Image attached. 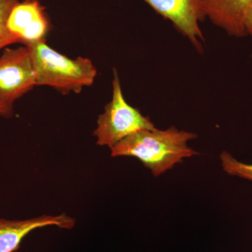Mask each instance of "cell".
Returning <instances> with one entry per match:
<instances>
[{"label": "cell", "mask_w": 252, "mask_h": 252, "mask_svg": "<svg viewBox=\"0 0 252 252\" xmlns=\"http://www.w3.org/2000/svg\"><path fill=\"white\" fill-rule=\"evenodd\" d=\"M202 52L205 41L200 22L206 19L201 0H143Z\"/></svg>", "instance_id": "5"}, {"label": "cell", "mask_w": 252, "mask_h": 252, "mask_svg": "<svg viewBox=\"0 0 252 252\" xmlns=\"http://www.w3.org/2000/svg\"><path fill=\"white\" fill-rule=\"evenodd\" d=\"M245 28L247 34H249L252 36V4L245 15Z\"/></svg>", "instance_id": "11"}, {"label": "cell", "mask_w": 252, "mask_h": 252, "mask_svg": "<svg viewBox=\"0 0 252 252\" xmlns=\"http://www.w3.org/2000/svg\"><path fill=\"white\" fill-rule=\"evenodd\" d=\"M220 159L222 167L227 174L252 181V164L239 161L225 151L220 154Z\"/></svg>", "instance_id": "10"}, {"label": "cell", "mask_w": 252, "mask_h": 252, "mask_svg": "<svg viewBox=\"0 0 252 252\" xmlns=\"http://www.w3.org/2000/svg\"><path fill=\"white\" fill-rule=\"evenodd\" d=\"M35 70L36 86H49L62 94H79L92 85L97 70L91 60L70 59L46 44L45 40L27 45Z\"/></svg>", "instance_id": "2"}, {"label": "cell", "mask_w": 252, "mask_h": 252, "mask_svg": "<svg viewBox=\"0 0 252 252\" xmlns=\"http://www.w3.org/2000/svg\"><path fill=\"white\" fill-rule=\"evenodd\" d=\"M112 88V100L105 106L103 114L99 116L97 127L94 131L97 144L110 149L137 131L156 128L148 117H144L138 109L127 103L116 70Z\"/></svg>", "instance_id": "3"}, {"label": "cell", "mask_w": 252, "mask_h": 252, "mask_svg": "<svg viewBox=\"0 0 252 252\" xmlns=\"http://www.w3.org/2000/svg\"><path fill=\"white\" fill-rule=\"evenodd\" d=\"M193 132L175 127L167 130H141L131 134L111 148L112 157H130L139 159L158 177L187 158L198 155L189 142L196 138Z\"/></svg>", "instance_id": "1"}, {"label": "cell", "mask_w": 252, "mask_h": 252, "mask_svg": "<svg viewBox=\"0 0 252 252\" xmlns=\"http://www.w3.org/2000/svg\"><path fill=\"white\" fill-rule=\"evenodd\" d=\"M6 26L11 34L27 46L44 40L50 22L45 8L38 0H25L11 9Z\"/></svg>", "instance_id": "6"}, {"label": "cell", "mask_w": 252, "mask_h": 252, "mask_svg": "<svg viewBox=\"0 0 252 252\" xmlns=\"http://www.w3.org/2000/svg\"><path fill=\"white\" fill-rule=\"evenodd\" d=\"M18 2L19 0H0V50L15 43H21L6 26L10 12Z\"/></svg>", "instance_id": "9"}, {"label": "cell", "mask_w": 252, "mask_h": 252, "mask_svg": "<svg viewBox=\"0 0 252 252\" xmlns=\"http://www.w3.org/2000/svg\"><path fill=\"white\" fill-rule=\"evenodd\" d=\"M206 18L230 36L247 35L245 15L252 0H201Z\"/></svg>", "instance_id": "8"}, {"label": "cell", "mask_w": 252, "mask_h": 252, "mask_svg": "<svg viewBox=\"0 0 252 252\" xmlns=\"http://www.w3.org/2000/svg\"><path fill=\"white\" fill-rule=\"evenodd\" d=\"M36 86L28 46L6 48L0 56V101L13 107L15 101Z\"/></svg>", "instance_id": "4"}, {"label": "cell", "mask_w": 252, "mask_h": 252, "mask_svg": "<svg viewBox=\"0 0 252 252\" xmlns=\"http://www.w3.org/2000/svg\"><path fill=\"white\" fill-rule=\"evenodd\" d=\"M75 220L65 214L51 216L42 215L26 220L0 219V252H14L21 246L23 239L32 230L54 225L62 229H72Z\"/></svg>", "instance_id": "7"}, {"label": "cell", "mask_w": 252, "mask_h": 252, "mask_svg": "<svg viewBox=\"0 0 252 252\" xmlns=\"http://www.w3.org/2000/svg\"><path fill=\"white\" fill-rule=\"evenodd\" d=\"M13 107H10L0 101V115L6 118H9L12 116Z\"/></svg>", "instance_id": "12"}]
</instances>
